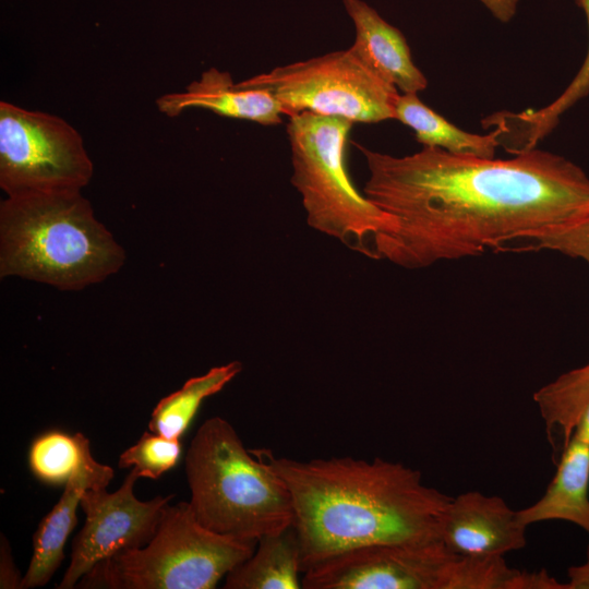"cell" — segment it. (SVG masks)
I'll use <instances>...</instances> for the list:
<instances>
[{
  "label": "cell",
  "mask_w": 589,
  "mask_h": 589,
  "mask_svg": "<svg viewBox=\"0 0 589 589\" xmlns=\"http://www.w3.org/2000/svg\"><path fill=\"white\" fill-rule=\"evenodd\" d=\"M365 196L395 220L378 260L407 269L478 256L589 207V177L569 159L533 148L509 159L437 147L393 156L357 144Z\"/></svg>",
  "instance_id": "6da1fadb"
},
{
  "label": "cell",
  "mask_w": 589,
  "mask_h": 589,
  "mask_svg": "<svg viewBox=\"0 0 589 589\" xmlns=\"http://www.w3.org/2000/svg\"><path fill=\"white\" fill-rule=\"evenodd\" d=\"M251 452L290 493L302 574L356 546L440 540V519L452 497L425 485L418 470L381 458L297 460Z\"/></svg>",
  "instance_id": "7a4b0ae2"
},
{
  "label": "cell",
  "mask_w": 589,
  "mask_h": 589,
  "mask_svg": "<svg viewBox=\"0 0 589 589\" xmlns=\"http://www.w3.org/2000/svg\"><path fill=\"white\" fill-rule=\"evenodd\" d=\"M124 250L81 191L7 196L0 204V276L77 290L117 273Z\"/></svg>",
  "instance_id": "3957f363"
},
{
  "label": "cell",
  "mask_w": 589,
  "mask_h": 589,
  "mask_svg": "<svg viewBox=\"0 0 589 589\" xmlns=\"http://www.w3.org/2000/svg\"><path fill=\"white\" fill-rule=\"evenodd\" d=\"M185 474L194 515L213 532L259 540L293 525L286 484L224 418L201 424L185 455Z\"/></svg>",
  "instance_id": "277c9868"
},
{
  "label": "cell",
  "mask_w": 589,
  "mask_h": 589,
  "mask_svg": "<svg viewBox=\"0 0 589 589\" xmlns=\"http://www.w3.org/2000/svg\"><path fill=\"white\" fill-rule=\"evenodd\" d=\"M352 124L312 112L289 116L290 181L311 228L378 260L376 244L394 231L395 220L361 193L349 176L346 155Z\"/></svg>",
  "instance_id": "5b68a950"
},
{
  "label": "cell",
  "mask_w": 589,
  "mask_h": 589,
  "mask_svg": "<svg viewBox=\"0 0 589 589\" xmlns=\"http://www.w3.org/2000/svg\"><path fill=\"white\" fill-rule=\"evenodd\" d=\"M256 545L257 540L208 530L189 502L167 504L147 544L96 563L75 588L212 589L249 558Z\"/></svg>",
  "instance_id": "8992f818"
},
{
  "label": "cell",
  "mask_w": 589,
  "mask_h": 589,
  "mask_svg": "<svg viewBox=\"0 0 589 589\" xmlns=\"http://www.w3.org/2000/svg\"><path fill=\"white\" fill-rule=\"evenodd\" d=\"M242 83L269 91L288 117L312 112L353 123L394 119L399 95L397 88L382 79L352 46L276 67Z\"/></svg>",
  "instance_id": "52a82bcc"
},
{
  "label": "cell",
  "mask_w": 589,
  "mask_h": 589,
  "mask_svg": "<svg viewBox=\"0 0 589 589\" xmlns=\"http://www.w3.org/2000/svg\"><path fill=\"white\" fill-rule=\"evenodd\" d=\"M94 165L64 119L0 101V188L7 196L81 191Z\"/></svg>",
  "instance_id": "ba28073f"
},
{
  "label": "cell",
  "mask_w": 589,
  "mask_h": 589,
  "mask_svg": "<svg viewBox=\"0 0 589 589\" xmlns=\"http://www.w3.org/2000/svg\"><path fill=\"white\" fill-rule=\"evenodd\" d=\"M459 555L440 540L373 543L338 552L302 574L303 589H456Z\"/></svg>",
  "instance_id": "9c48e42d"
},
{
  "label": "cell",
  "mask_w": 589,
  "mask_h": 589,
  "mask_svg": "<svg viewBox=\"0 0 589 589\" xmlns=\"http://www.w3.org/2000/svg\"><path fill=\"white\" fill-rule=\"evenodd\" d=\"M140 477L131 470L113 493L106 488L86 490L80 505L86 520L72 544L71 560L58 589H71L98 562L147 544L173 495L140 501L133 488Z\"/></svg>",
  "instance_id": "30bf717a"
},
{
  "label": "cell",
  "mask_w": 589,
  "mask_h": 589,
  "mask_svg": "<svg viewBox=\"0 0 589 589\" xmlns=\"http://www.w3.org/2000/svg\"><path fill=\"white\" fill-rule=\"evenodd\" d=\"M518 512L500 496L469 491L452 497L440 519V541L464 556H504L526 545Z\"/></svg>",
  "instance_id": "8fae6325"
},
{
  "label": "cell",
  "mask_w": 589,
  "mask_h": 589,
  "mask_svg": "<svg viewBox=\"0 0 589 589\" xmlns=\"http://www.w3.org/2000/svg\"><path fill=\"white\" fill-rule=\"evenodd\" d=\"M158 110L175 118L191 108L262 125L281 123L280 103L266 88L236 83L229 72L209 68L183 92L168 93L156 100Z\"/></svg>",
  "instance_id": "7c38bea8"
},
{
  "label": "cell",
  "mask_w": 589,
  "mask_h": 589,
  "mask_svg": "<svg viewBox=\"0 0 589 589\" xmlns=\"http://www.w3.org/2000/svg\"><path fill=\"white\" fill-rule=\"evenodd\" d=\"M113 469L89 456L65 482V489L53 508L44 517L33 539V555L20 589L46 585L63 560V548L77 522L76 508L86 490L107 488Z\"/></svg>",
  "instance_id": "4fadbf2b"
},
{
  "label": "cell",
  "mask_w": 589,
  "mask_h": 589,
  "mask_svg": "<svg viewBox=\"0 0 589 589\" xmlns=\"http://www.w3.org/2000/svg\"><path fill=\"white\" fill-rule=\"evenodd\" d=\"M354 26L351 45L360 57L399 93H420L428 80L414 64L402 33L363 0H342Z\"/></svg>",
  "instance_id": "5bb4252c"
},
{
  "label": "cell",
  "mask_w": 589,
  "mask_h": 589,
  "mask_svg": "<svg viewBox=\"0 0 589 589\" xmlns=\"http://www.w3.org/2000/svg\"><path fill=\"white\" fill-rule=\"evenodd\" d=\"M517 512L527 527L558 519L579 526L589 536V444L573 435L543 496Z\"/></svg>",
  "instance_id": "9a60e30c"
},
{
  "label": "cell",
  "mask_w": 589,
  "mask_h": 589,
  "mask_svg": "<svg viewBox=\"0 0 589 589\" xmlns=\"http://www.w3.org/2000/svg\"><path fill=\"white\" fill-rule=\"evenodd\" d=\"M301 549L292 526L261 537L252 555L226 575L225 589L302 588Z\"/></svg>",
  "instance_id": "2e32d148"
},
{
  "label": "cell",
  "mask_w": 589,
  "mask_h": 589,
  "mask_svg": "<svg viewBox=\"0 0 589 589\" xmlns=\"http://www.w3.org/2000/svg\"><path fill=\"white\" fill-rule=\"evenodd\" d=\"M585 12L589 33V0H576ZM589 94V44L585 60L567 87L548 106L520 112L494 113L493 123L501 128L502 146L517 155L536 148L557 125L561 117Z\"/></svg>",
  "instance_id": "e0dca14e"
},
{
  "label": "cell",
  "mask_w": 589,
  "mask_h": 589,
  "mask_svg": "<svg viewBox=\"0 0 589 589\" xmlns=\"http://www.w3.org/2000/svg\"><path fill=\"white\" fill-rule=\"evenodd\" d=\"M394 119L409 127L423 146L452 154L493 158L500 146L498 128L484 135L466 132L423 104L416 93H399Z\"/></svg>",
  "instance_id": "ac0fdd59"
},
{
  "label": "cell",
  "mask_w": 589,
  "mask_h": 589,
  "mask_svg": "<svg viewBox=\"0 0 589 589\" xmlns=\"http://www.w3.org/2000/svg\"><path fill=\"white\" fill-rule=\"evenodd\" d=\"M241 370V362L231 361L188 380L180 389L156 405L148 423L151 432L169 438H181L202 401L220 392Z\"/></svg>",
  "instance_id": "d6986e66"
},
{
  "label": "cell",
  "mask_w": 589,
  "mask_h": 589,
  "mask_svg": "<svg viewBox=\"0 0 589 589\" xmlns=\"http://www.w3.org/2000/svg\"><path fill=\"white\" fill-rule=\"evenodd\" d=\"M89 456V441L83 433L70 435L51 430L33 441L28 462L37 479L48 484H61L65 483Z\"/></svg>",
  "instance_id": "ffe728a7"
},
{
  "label": "cell",
  "mask_w": 589,
  "mask_h": 589,
  "mask_svg": "<svg viewBox=\"0 0 589 589\" xmlns=\"http://www.w3.org/2000/svg\"><path fill=\"white\" fill-rule=\"evenodd\" d=\"M533 400L548 425L572 433L589 404V362L542 386Z\"/></svg>",
  "instance_id": "44dd1931"
},
{
  "label": "cell",
  "mask_w": 589,
  "mask_h": 589,
  "mask_svg": "<svg viewBox=\"0 0 589 589\" xmlns=\"http://www.w3.org/2000/svg\"><path fill=\"white\" fill-rule=\"evenodd\" d=\"M548 250L581 260L589 266V207L563 223L527 231L501 251Z\"/></svg>",
  "instance_id": "7402d4cb"
},
{
  "label": "cell",
  "mask_w": 589,
  "mask_h": 589,
  "mask_svg": "<svg viewBox=\"0 0 589 589\" xmlns=\"http://www.w3.org/2000/svg\"><path fill=\"white\" fill-rule=\"evenodd\" d=\"M180 438H169L154 432H144L140 440L119 457V468L133 467L141 478L158 479L171 469L181 455Z\"/></svg>",
  "instance_id": "603a6c76"
},
{
  "label": "cell",
  "mask_w": 589,
  "mask_h": 589,
  "mask_svg": "<svg viewBox=\"0 0 589 589\" xmlns=\"http://www.w3.org/2000/svg\"><path fill=\"white\" fill-rule=\"evenodd\" d=\"M1 563H0V587L3 588H20L21 580L10 553V548L7 540L1 536Z\"/></svg>",
  "instance_id": "cb8c5ba5"
},
{
  "label": "cell",
  "mask_w": 589,
  "mask_h": 589,
  "mask_svg": "<svg viewBox=\"0 0 589 589\" xmlns=\"http://www.w3.org/2000/svg\"><path fill=\"white\" fill-rule=\"evenodd\" d=\"M500 22L507 23L516 14L519 0H480Z\"/></svg>",
  "instance_id": "d4e9b609"
},
{
  "label": "cell",
  "mask_w": 589,
  "mask_h": 589,
  "mask_svg": "<svg viewBox=\"0 0 589 589\" xmlns=\"http://www.w3.org/2000/svg\"><path fill=\"white\" fill-rule=\"evenodd\" d=\"M567 574V589H589V550L587 561L581 565L569 567Z\"/></svg>",
  "instance_id": "484cf974"
},
{
  "label": "cell",
  "mask_w": 589,
  "mask_h": 589,
  "mask_svg": "<svg viewBox=\"0 0 589 589\" xmlns=\"http://www.w3.org/2000/svg\"><path fill=\"white\" fill-rule=\"evenodd\" d=\"M574 436L589 444V404L580 417Z\"/></svg>",
  "instance_id": "4316f807"
}]
</instances>
